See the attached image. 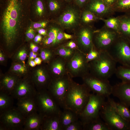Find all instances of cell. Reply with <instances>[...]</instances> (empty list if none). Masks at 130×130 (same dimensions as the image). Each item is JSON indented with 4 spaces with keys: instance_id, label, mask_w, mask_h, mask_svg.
I'll use <instances>...</instances> for the list:
<instances>
[{
    "instance_id": "83f0119b",
    "label": "cell",
    "mask_w": 130,
    "mask_h": 130,
    "mask_svg": "<svg viewBox=\"0 0 130 130\" xmlns=\"http://www.w3.org/2000/svg\"><path fill=\"white\" fill-rule=\"evenodd\" d=\"M75 50L63 45L59 46L54 52L56 55L60 57L67 61L73 56Z\"/></svg>"
},
{
    "instance_id": "484cf974",
    "label": "cell",
    "mask_w": 130,
    "mask_h": 130,
    "mask_svg": "<svg viewBox=\"0 0 130 130\" xmlns=\"http://www.w3.org/2000/svg\"><path fill=\"white\" fill-rule=\"evenodd\" d=\"M83 130H111L107 124L100 117L83 125Z\"/></svg>"
},
{
    "instance_id": "f5cc1de1",
    "label": "cell",
    "mask_w": 130,
    "mask_h": 130,
    "mask_svg": "<svg viewBox=\"0 0 130 130\" xmlns=\"http://www.w3.org/2000/svg\"><path fill=\"white\" fill-rule=\"evenodd\" d=\"M29 65L32 67L35 66L36 65L34 60H30L29 62Z\"/></svg>"
},
{
    "instance_id": "5b68a950",
    "label": "cell",
    "mask_w": 130,
    "mask_h": 130,
    "mask_svg": "<svg viewBox=\"0 0 130 130\" xmlns=\"http://www.w3.org/2000/svg\"><path fill=\"white\" fill-rule=\"evenodd\" d=\"M35 97L38 112L43 117L60 113L61 108L47 90L37 91Z\"/></svg>"
},
{
    "instance_id": "680465c9",
    "label": "cell",
    "mask_w": 130,
    "mask_h": 130,
    "mask_svg": "<svg viewBox=\"0 0 130 130\" xmlns=\"http://www.w3.org/2000/svg\"><path fill=\"white\" fill-rule=\"evenodd\" d=\"M3 0H1V1H2V0L3 1ZM6 0H5V1Z\"/></svg>"
},
{
    "instance_id": "ba28073f",
    "label": "cell",
    "mask_w": 130,
    "mask_h": 130,
    "mask_svg": "<svg viewBox=\"0 0 130 130\" xmlns=\"http://www.w3.org/2000/svg\"><path fill=\"white\" fill-rule=\"evenodd\" d=\"M72 78L68 73L60 78H52L47 89L62 109Z\"/></svg>"
},
{
    "instance_id": "836d02e7",
    "label": "cell",
    "mask_w": 130,
    "mask_h": 130,
    "mask_svg": "<svg viewBox=\"0 0 130 130\" xmlns=\"http://www.w3.org/2000/svg\"><path fill=\"white\" fill-rule=\"evenodd\" d=\"M100 53V52L93 45L89 52L86 55L87 62L89 63L96 59L99 56Z\"/></svg>"
},
{
    "instance_id": "d590c367",
    "label": "cell",
    "mask_w": 130,
    "mask_h": 130,
    "mask_svg": "<svg viewBox=\"0 0 130 130\" xmlns=\"http://www.w3.org/2000/svg\"><path fill=\"white\" fill-rule=\"evenodd\" d=\"M52 52L48 49H42L40 52V56L42 59L45 62H49L52 58Z\"/></svg>"
},
{
    "instance_id": "d6a6232c",
    "label": "cell",
    "mask_w": 130,
    "mask_h": 130,
    "mask_svg": "<svg viewBox=\"0 0 130 130\" xmlns=\"http://www.w3.org/2000/svg\"><path fill=\"white\" fill-rule=\"evenodd\" d=\"M98 20H100V18L90 11L86 9L81 15V20L85 24H88Z\"/></svg>"
},
{
    "instance_id": "b9f144b4",
    "label": "cell",
    "mask_w": 130,
    "mask_h": 130,
    "mask_svg": "<svg viewBox=\"0 0 130 130\" xmlns=\"http://www.w3.org/2000/svg\"><path fill=\"white\" fill-rule=\"evenodd\" d=\"M89 0H73V2L79 7H82L86 5Z\"/></svg>"
},
{
    "instance_id": "f1b7e54d",
    "label": "cell",
    "mask_w": 130,
    "mask_h": 130,
    "mask_svg": "<svg viewBox=\"0 0 130 130\" xmlns=\"http://www.w3.org/2000/svg\"><path fill=\"white\" fill-rule=\"evenodd\" d=\"M115 74L121 82L130 83V67L120 66L117 67Z\"/></svg>"
},
{
    "instance_id": "7bdbcfd3",
    "label": "cell",
    "mask_w": 130,
    "mask_h": 130,
    "mask_svg": "<svg viewBox=\"0 0 130 130\" xmlns=\"http://www.w3.org/2000/svg\"><path fill=\"white\" fill-rule=\"evenodd\" d=\"M47 23V21H43L34 23L33 25V27L35 29H39L45 27Z\"/></svg>"
},
{
    "instance_id": "681fc988",
    "label": "cell",
    "mask_w": 130,
    "mask_h": 130,
    "mask_svg": "<svg viewBox=\"0 0 130 130\" xmlns=\"http://www.w3.org/2000/svg\"><path fill=\"white\" fill-rule=\"evenodd\" d=\"M39 34L43 36H46L47 35L46 30L42 28H39L37 30Z\"/></svg>"
},
{
    "instance_id": "bcb514c9",
    "label": "cell",
    "mask_w": 130,
    "mask_h": 130,
    "mask_svg": "<svg viewBox=\"0 0 130 130\" xmlns=\"http://www.w3.org/2000/svg\"><path fill=\"white\" fill-rule=\"evenodd\" d=\"M30 48L32 51L34 52H37L39 50V47L32 43L30 44Z\"/></svg>"
},
{
    "instance_id": "f35d334b",
    "label": "cell",
    "mask_w": 130,
    "mask_h": 130,
    "mask_svg": "<svg viewBox=\"0 0 130 130\" xmlns=\"http://www.w3.org/2000/svg\"><path fill=\"white\" fill-rule=\"evenodd\" d=\"M65 39L64 33L60 30L58 32L56 39V45H59Z\"/></svg>"
},
{
    "instance_id": "ee69618b",
    "label": "cell",
    "mask_w": 130,
    "mask_h": 130,
    "mask_svg": "<svg viewBox=\"0 0 130 130\" xmlns=\"http://www.w3.org/2000/svg\"><path fill=\"white\" fill-rule=\"evenodd\" d=\"M64 45L72 49L75 50L78 49L76 43L73 41H70L66 43L65 45Z\"/></svg>"
},
{
    "instance_id": "5bb4252c",
    "label": "cell",
    "mask_w": 130,
    "mask_h": 130,
    "mask_svg": "<svg viewBox=\"0 0 130 130\" xmlns=\"http://www.w3.org/2000/svg\"><path fill=\"white\" fill-rule=\"evenodd\" d=\"M94 32L90 27L85 26L82 27L76 35L75 42L78 49L86 55L93 45V39Z\"/></svg>"
},
{
    "instance_id": "f546056e",
    "label": "cell",
    "mask_w": 130,
    "mask_h": 130,
    "mask_svg": "<svg viewBox=\"0 0 130 130\" xmlns=\"http://www.w3.org/2000/svg\"><path fill=\"white\" fill-rule=\"evenodd\" d=\"M104 23L107 27L113 30L118 34L120 28V21L118 17H110L107 19H100Z\"/></svg>"
},
{
    "instance_id": "9c48e42d",
    "label": "cell",
    "mask_w": 130,
    "mask_h": 130,
    "mask_svg": "<svg viewBox=\"0 0 130 130\" xmlns=\"http://www.w3.org/2000/svg\"><path fill=\"white\" fill-rule=\"evenodd\" d=\"M68 73L72 78H82L89 73V63L86 54L78 49H75L72 57L66 62Z\"/></svg>"
},
{
    "instance_id": "8d00e7d4",
    "label": "cell",
    "mask_w": 130,
    "mask_h": 130,
    "mask_svg": "<svg viewBox=\"0 0 130 130\" xmlns=\"http://www.w3.org/2000/svg\"><path fill=\"white\" fill-rule=\"evenodd\" d=\"M60 30L58 27H52L49 30L48 32V36L53 40V45H55L56 44L57 33Z\"/></svg>"
},
{
    "instance_id": "3957f363",
    "label": "cell",
    "mask_w": 130,
    "mask_h": 130,
    "mask_svg": "<svg viewBox=\"0 0 130 130\" xmlns=\"http://www.w3.org/2000/svg\"><path fill=\"white\" fill-rule=\"evenodd\" d=\"M89 63L90 73L98 78L108 80L115 74L117 63L107 51H100L98 58Z\"/></svg>"
},
{
    "instance_id": "e0dca14e",
    "label": "cell",
    "mask_w": 130,
    "mask_h": 130,
    "mask_svg": "<svg viewBox=\"0 0 130 130\" xmlns=\"http://www.w3.org/2000/svg\"><path fill=\"white\" fill-rule=\"evenodd\" d=\"M17 100L16 108L25 118L38 112L35 97L24 98Z\"/></svg>"
},
{
    "instance_id": "4fadbf2b",
    "label": "cell",
    "mask_w": 130,
    "mask_h": 130,
    "mask_svg": "<svg viewBox=\"0 0 130 130\" xmlns=\"http://www.w3.org/2000/svg\"><path fill=\"white\" fill-rule=\"evenodd\" d=\"M119 36L116 32L106 26L94 32L93 44L100 52L107 51Z\"/></svg>"
},
{
    "instance_id": "603a6c76",
    "label": "cell",
    "mask_w": 130,
    "mask_h": 130,
    "mask_svg": "<svg viewBox=\"0 0 130 130\" xmlns=\"http://www.w3.org/2000/svg\"><path fill=\"white\" fill-rule=\"evenodd\" d=\"M120 21L119 36L130 42V13L118 17Z\"/></svg>"
},
{
    "instance_id": "7a4b0ae2",
    "label": "cell",
    "mask_w": 130,
    "mask_h": 130,
    "mask_svg": "<svg viewBox=\"0 0 130 130\" xmlns=\"http://www.w3.org/2000/svg\"><path fill=\"white\" fill-rule=\"evenodd\" d=\"M91 92L84 84L77 83L72 78L64 108L71 109L79 115L87 103Z\"/></svg>"
},
{
    "instance_id": "1f68e13d",
    "label": "cell",
    "mask_w": 130,
    "mask_h": 130,
    "mask_svg": "<svg viewBox=\"0 0 130 130\" xmlns=\"http://www.w3.org/2000/svg\"><path fill=\"white\" fill-rule=\"evenodd\" d=\"M47 5L50 10L53 12H57L63 7H65L67 3L62 0H46Z\"/></svg>"
},
{
    "instance_id": "8fae6325",
    "label": "cell",
    "mask_w": 130,
    "mask_h": 130,
    "mask_svg": "<svg viewBox=\"0 0 130 130\" xmlns=\"http://www.w3.org/2000/svg\"><path fill=\"white\" fill-rule=\"evenodd\" d=\"M78 7L73 1L68 3L58 18V24L65 29H72L76 27L81 20V14Z\"/></svg>"
},
{
    "instance_id": "8992f818",
    "label": "cell",
    "mask_w": 130,
    "mask_h": 130,
    "mask_svg": "<svg viewBox=\"0 0 130 130\" xmlns=\"http://www.w3.org/2000/svg\"><path fill=\"white\" fill-rule=\"evenodd\" d=\"M121 65L130 67V42L119 36L107 51Z\"/></svg>"
},
{
    "instance_id": "e575fe53",
    "label": "cell",
    "mask_w": 130,
    "mask_h": 130,
    "mask_svg": "<svg viewBox=\"0 0 130 130\" xmlns=\"http://www.w3.org/2000/svg\"><path fill=\"white\" fill-rule=\"evenodd\" d=\"M83 124L79 119L66 127L64 130H83Z\"/></svg>"
},
{
    "instance_id": "ab89813d",
    "label": "cell",
    "mask_w": 130,
    "mask_h": 130,
    "mask_svg": "<svg viewBox=\"0 0 130 130\" xmlns=\"http://www.w3.org/2000/svg\"><path fill=\"white\" fill-rule=\"evenodd\" d=\"M26 35L27 38L28 39H32L35 37V31L32 28L30 27L26 32Z\"/></svg>"
},
{
    "instance_id": "60d3db41",
    "label": "cell",
    "mask_w": 130,
    "mask_h": 130,
    "mask_svg": "<svg viewBox=\"0 0 130 130\" xmlns=\"http://www.w3.org/2000/svg\"><path fill=\"white\" fill-rule=\"evenodd\" d=\"M27 56L26 51L25 49H23L19 51L17 57L20 60L23 61L26 59Z\"/></svg>"
},
{
    "instance_id": "4316f807",
    "label": "cell",
    "mask_w": 130,
    "mask_h": 130,
    "mask_svg": "<svg viewBox=\"0 0 130 130\" xmlns=\"http://www.w3.org/2000/svg\"><path fill=\"white\" fill-rule=\"evenodd\" d=\"M13 98L11 95L0 91V113L13 107Z\"/></svg>"
},
{
    "instance_id": "30bf717a",
    "label": "cell",
    "mask_w": 130,
    "mask_h": 130,
    "mask_svg": "<svg viewBox=\"0 0 130 130\" xmlns=\"http://www.w3.org/2000/svg\"><path fill=\"white\" fill-rule=\"evenodd\" d=\"M25 118L13 107L0 113V130H23Z\"/></svg>"
},
{
    "instance_id": "44dd1931",
    "label": "cell",
    "mask_w": 130,
    "mask_h": 130,
    "mask_svg": "<svg viewBox=\"0 0 130 130\" xmlns=\"http://www.w3.org/2000/svg\"><path fill=\"white\" fill-rule=\"evenodd\" d=\"M60 113L43 117L40 130H61L60 123Z\"/></svg>"
},
{
    "instance_id": "6f0895ef",
    "label": "cell",
    "mask_w": 130,
    "mask_h": 130,
    "mask_svg": "<svg viewBox=\"0 0 130 130\" xmlns=\"http://www.w3.org/2000/svg\"><path fill=\"white\" fill-rule=\"evenodd\" d=\"M64 0L67 3H70L73 1V0Z\"/></svg>"
},
{
    "instance_id": "f907efd6",
    "label": "cell",
    "mask_w": 130,
    "mask_h": 130,
    "mask_svg": "<svg viewBox=\"0 0 130 130\" xmlns=\"http://www.w3.org/2000/svg\"><path fill=\"white\" fill-rule=\"evenodd\" d=\"M64 35L65 39H70L73 38V36L72 35L67 34L65 33H64Z\"/></svg>"
},
{
    "instance_id": "11a10c76",
    "label": "cell",
    "mask_w": 130,
    "mask_h": 130,
    "mask_svg": "<svg viewBox=\"0 0 130 130\" xmlns=\"http://www.w3.org/2000/svg\"><path fill=\"white\" fill-rule=\"evenodd\" d=\"M34 53H35V52H33L32 51L31 52H30V54H29V58L30 60L31 59V58L33 57Z\"/></svg>"
},
{
    "instance_id": "f6af8a7d",
    "label": "cell",
    "mask_w": 130,
    "mask_h": 130,
    "mask_svg": "<svg viewBox=\"0 0 130 130\" xmlns=\"http://www.w3.org/2000/svg\"><path fill=\"white\" fill-rule=\"evenodd\" d=\"M43 41L44 44L46 45H49L51 44L53 45V40L49 36L43 39Z\"/></svg>"
},
{
    "instance_id": "91938a15",
    "label": "cell",
    "mask_w": 130,
    "mask_h": 130,
    "mask_svg": "<svg viewBox=\"0 0 130 130\" xmlns=\"http://www.w3.org/2000/svg\"></svg>"
},
{
    "instance_id": "ffe728a7",
    "label": "cell",
    "mask_w": 130,
    "mask_h": 130,
    "mask_svg": "<svg viewBox=\"0 0 130 130\" xmlns=\"http://www.w3.org/2000/svg\"><path fill=\"white\" fill-rule=\"evenodd\" d=\"M43 117L37 112L26 118L23 130H40Z\"/></svg>"
},
{
    "instance_id": "d4e9b609",
    "label": "cell",
    "mask_w": 130,
    "mask_h": 130,
    "mask_svg": "<svg viewBox=\"0 0 130 130\" xmlns=\"http://www.w3.org/2000/svg\"><path fill=\"white\" fill-rule=\"evenodd\" d=\"M17 78L13 76H4L1 81L0 91L11 95L18 81Z\"/></svg>"
},
{
    "instance_id": "7402d4cb",
    "label": "cell",
    "mask_w": 130,
    "mask_h": 130,
    "mask_svg": "<svg viewBox=\"0 0 130 130\" xmlns=\"http://www.w3.org/2000/svg\"><path fill=\"white\" fill-rule=\"evenodd\" d=\"M61 110L60 116V123L61 130L73 122L79 119V115L71 109L65 108Z\"/></svg>"
},
{
    "instance_id": "cb8c5ba5",
    "label": "cell",
    "mask_w": 130,
    "mask_h": 130,
    "mask_svg": "<svg viewBox=\"0 0 130 130\" xmlns=\"http://www.w3.org/2000/svg\"><path fill=\"white\" fill-rule=\"evenodd\" d=\"M108 98V100L118 114L124 120L130 123V110L129 107L120 102H116L109 97Z\"/></svg>"
},
{
    "instance_id": "6da1fadb",
    "label": "cell",
    "mask_w": 130,
    "mask_h": 130,
    "mask_svg": "<svg viewBox=\"0 0 130 130\" xmlns=\"http://www.w3.org/2000/svg\"><path fill=\"white\" fill-rule=\"evenodd\" d=\"M26 5L24 0H6L2 28L6 42H13L16 36L20 10Z\"/></svg>"
},
{
    "instance_id": "9f6ffc18",
    "label": "cell",
    "mask_w": 130,
    "mask_h": 130,
    "mask_svg": "<svg viewBox=\"0 0 130 130\" xmlns=\"http://www.w3.org/2000/svg\"><path fill=\"white\" fill-rule=\"evenodd\" d=\"M37 55V54L35 53L33 57H32V58L30 60H32L33 59H35V58L36 57Z\"/></svg>"
},
{
    "instance_id": "9a60e30c",
    "label": "cell",
    "mask_w": 130,
    "mask_h": 130,
    "mask_svg": "<svg viewBox=\"0 0 130 130\" xmlns=\"http://www.w3.org/2000/svg\"><path fill=\"white\" fill-rule=\"evenodd\" d=\"M36 91L26 80L18 81L11 95L17 100L29 97H35Z\"/></svg>"
},
{
    "instance_id": "7dc6e473",
    "label": "cell",
    "mask_w": 130,
    "mask_h": 130,
    "mask_svg": "<svg viewBox=\"0 0 130 130\" xmlns=\"http://www.w3.org/2000/svg\"><path fill=\"white\" fill-rule=\"evenodd\" d=\"M42 37L41 35L38 34L35 36L34 39L33 40L36 43H38L41 41Z\"/></svg>"
},
{
    "instance_id": "7c38bea8",
    "label": "cell",
    "mask_w": 130,
    "mask_h": 130,
    "mask_svg": "<svg viewBox=\"0 0 130 130\" xmlns=\"http://www.w3.org/2000/svg\"><path fill=\"white\" fill-rule=\"evenodd\" d=\"M84 84L91 92L105 98L112 94V86L108 80L101 79L90 72L82 78Z\"/></svg>"
},
{
    "instance_id": "c3c4849f",
    "label": "cell",
    "mask_w": 130,
    "mask_h": 130,
    "mask_svg": "<svg viewBox=\"0 0 130 130\" xmlns=\"http://www.w3.org/2000/svg\"><path fill=\"white\" fill-rule=\"evenodd\" d=\"M117 0H103L104 2L108 6L112 7L113 4Z\"/></svg>"
},
{
    "instance_id": "2e32d148",
    "label": "cell",
    "mask_w": 130,
    "mask_h": 130,
    "mask_svg": "<svg viewBox=\"0 0 130 130\" xmlns=\"http://www.w3.org/2000/svg\"><path fill=\"white\" fill-rule=\"evenodd\" d=\"M86 9L90 11L100 18H103L114 12L112 7L102 0H89Z\"/></svg>"
},
{
    "instance_id": "816d5d0a",
    "label": "cell",
    "mask_w": 130,
    "mask_h": 130,
    "mask_svg": "<svg viewBox=\"0 0 130 130\" xmlns=\"http://www.w3.org/2000/svg\"><path fill=\"white\" fill-rule=\"evenodd\" d=\"M36 65H39L41 63L42 61L41 59L39 57H36L34 60Z\"/></svg>"
},
{
    "instance_id": "94428289",
    "label": "cell",
    "mask_w": 130,
    "mask_h": 130,
    "mask_svg": "<svg viewBox=\"0 0 130 130\" xmlns=\"http://www.w3.org/2000/svg\"></svg>"
},
{
    "instance_id": "74e56055",
    "label": "cell",
    "mask_w": 130,
    "mask_h": 130,
    "mask_svg": "<svg viewBox=\"0 0 130 130\" xmlns=\"http://www.w3.org/2000/svg\"><path fill=\"white\" fill-rule=\"evenodd\" d=\"M13 70L15 72L21 74H24L27 71L26 67L20 64H16L14 65Z\"/></svg>"
},
{
    "instance_id": "52a82bcc",
    "label": "cell",
    "mask_w": 130,
    "mask_h": 130,
    "mask_svg": "<svg viewBox=\"0 0 130 130\" xmlns=\"http://www.w3.org/2000/svg\"><path fill=\"white\" fill-rule=\"evenodd\" d=\"M105 98L95 93H91L86 105L79 115L83 125L100 117L99 113L105 102Z\"/></svg>"
},
{
    "instance_id": "4dcf8cb0",
    "label": "cell",
    "mask_w": 130,
    "mask_h": 130,
    "mask_svg": "<svg viewBox=\"0 0 130 130\" xmlns=\"http://www.w3.org/2000/svg\"><path fill=\"white\" fill-rule=\"evenodd\" d=\"M114 6L112 7L114 11L130 13V0H117Z\"/></svg>"
},
{
    "instance_id": "277c9868",
    "label": "cell",
    "mask_w": 130,
    "mask_h": 130,
    "mask_svg": "<svg viewBox=\"0 0 130 130\" xmlns=\"http://www.w3.org/2000/svg\"><path fill=\"white\" fill-rule=\"evenodd\" d=\"M99 115L111 130H130V123L121 117L108 100L102 107Z\"/></svg>"
},
{
    "instance_id": "ac0fdd59",
    "label": "cell",
    "mask_w": 130,
    "mask_h": 130,
    "mask_svg": "<svg viewBox=\"0 0 130 130\" xmlns=\"http://www.w3.org/2000/svg\"><path fill=\"white\" fill-rule=\"evenodd\" d=\"M120 102L130 106V83L121 82L112 86V94Z\"/></svg>"
},
{
    "instance_id": "d6986e66",
    "label": "cell",
    "mask_w": 130,
    "mask_h": 130,
    "mask_svg": "<svg viewBox=\"0 0 130 130\" xmlns=\"http://www.w3.org/2000/svg\"><path fill=\"white\" fill-rule=\"evenodd\" d=\"M56 56L50 65L52 78H60L68 73L66 68L67 61L60 57Z\"/></svg>"
},
{
    "instance_id": "db71d44e",
    "label": "cell",
    "mask_w": 130,
    "mask_h": 130,
    "mask_svg": "<svg viewBox=\"0 0 130 130\" xmlns=\"http://www.w3.org/2000/svg\"><path fill=\"white\" fill-rule=\"evenodd\" d=\"M5 59L4 57L2 52H0V61H2Z\"/></svg>"
}]
</instances>
